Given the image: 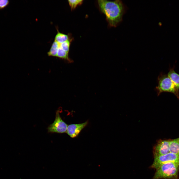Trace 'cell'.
Masks as SVG:
<instances>
[{
  "label": "cell",
  "mask_w": 179,
  "mask_h": 179,
  "mask_svg": "<svg viewBox=\"0 0 179 179\" xmlns=\"http://www.w3.org/2000/svg\"><path fill=\"white\" fill-rule=\"evenodd\" d=\"M98 3L110 26L115 27L122 22L126 11V6L122 1L99 0Z\"/></svg>",
  "instance_id": "cell-1"
},
{
  "label": "cell",
  "mask_w": 179,
  "mask_h": 179,
  "mask_svg": "<svg viewBox=\"0 0 179 179\" xmlns=\"http://www.w3.org/2000/svg\"><path fill=\"white\" fill-rule=\"evenodd\" d=\"M179 172V162L164 164L156 169L152 179H177Z\"/></svg>",
  "instance_id": "cell-2"
},
{
  "label": "cell",
  "mask_w": 179,
  "mask_h": 179,
  "mask_svg": "<svg viewBox=\"0 0 179 179\" xmlns=\"http://www.w3.org/2000/svg\"><path fill=\"white\" fill-rule=\"evenodd\" d=\"M158 85L155 90L157 95L163 92H169L174 94L179 99V90L175 86L167 74L161 73L158 77Z\"/></svg>",
  "instance_id": "cell-3"
},
{
  "label": "cell",
  "mask_w": 179,
  "mask_h": 179,
  "mask_svg": "<svg viewBox=\"0 0 179 179\" xmlns=\"http://www.w3.org/2000/svg\"><path fill=\"white\" fill-rule=\"evenodd\" d=\"M60 111L59 109L56 111L53 122L49 125L47 128L48 132L60 134L66 133L68 125L61 118Z\"/></svg>",
  "instance_id": "cell-4"
},
{
  "label": "cell",
  "mask_w": 179,
  "mask_h": 179,
  "mask_svg": "<svg viewBox=\"0 0 179 179\" xmlns=\"http://www.w3.org/2000/svg\"><path fill=\"white\" fill-rule=\"evenodd\" d=\"M171 162H179V155L169 152L165 155L155 157L151 167L156 170L162 165Z\"/></svg>",
  "instance_id": "cell-5"
},
{
  "label": "cell",
  "mask_w": 179,
  "mask_h": 179,
  "mask_svg": "<svg viewBox=\"0 0 179 179\" xmlns=\"http://www.w3.org/2000/svg\"><path fill=\"white\" fill-rule=\"evenodd\" d=\"M170 140H159L153 148L154 157L162 155L169 152V144Z\"/></svg>",
  "instance_id": "cell-6"
},
{
  "label": "cell",
  "mask_w": 179,
  "mask_h": 179,
  "mask_svg": "<svg viewBox=\"0 0 179 179\" xmlns=\"http://www.w3.org/2000/svg\"><path fill=\"white\" fill-rule=\"evenodd\" d=\"M88 122L78 124H71L68 125L66 133L71 137H77L81 131L87 125Z\"/></svg>",
  "instance_id": "cell-7"
},
{
  "label": "cell",
  "mask_w": 179,
  "mask_h": 179,
  "mask_svg": "<svg viewBox=\"0 0 179 179\" xmlns=\"http://www.w3.org/2000/svg\"><path fill=\"white\" fill-rule=\"evenodd\" d=\"M169 152L179 155V137L170 140Z\"/></svg>",
  "instance_id": "cell-8"
},
{
  "label": "cell",
  "mask_w": 179,
  "mask_h": 179,
  "mask_svg": "<svg viewBox=\"0 0 179 179\" xmlns=\"http://www.w3.org/2000/svg\"><path fill=\"white\" fill-rule=\"evenodd\" d=\"M174 67L170 68L167 74L177 89L179 90V74L175 72Z\"/></svg>",
  "instance_id": "cell-9"
},
{
  "label": "cell",
  "mask_w": 179,
  "mask_h": 179,
  "mask_svg": "<svg viewBox=\"0 0 179 179\" xmlns=\"http://www.w3.org/2000/svg\"><path fill=\"white\" fill-rule=\"evenodd\" d=\"M59 44L54 41L52 44L49 51L47 52L48 56L56 57Z\"/></svg>",
  "instance_id": "cell-10"
},
{
  "label": "cell",
  "mask_w": 179,
  "mask_h": 179,
  "mask_svg": "<svg viewBox=\"0 0 179 179\" xmlns=\"http://www.w3.org/2000/svg\"><path fill=\"white\" fill-rule=\"evenodd\" d=\"M57 32L55 37L54 41L58 43H62L69 39L68 35L59 32L57 28Z\"/></svg>",
  "instance_id": "cell-11"
},
{
  "label": "cell",
  "mask_w": 179,
  "mask_h": 179,
  "mask_svg": "<svg viewBox=\"0 0 179 179\" xmlns=\"http://www.w3.org/2000/svg\"><path fill=\"white\" fill-rule=\"evenodd\" d=\"M68 53L63 50L60 46L58 49L56 57L65 60L69 63L72 61L69 58Z\"/></svg>",
  "instance_id": "cell-12"
},
{
  "label": "cell",
  "mask_w": 179,
  "mask_h": 179,
  "mask_svg": "<svg viewBox=\"0 0 179 179\" xmlns=\"http://www.w3.org/2000/svg\"><path fill=\"white\" fill-rule=\"evenodd\" d=\"M72 40V39H70L69 38L65 42L59 44L60 47L65 51L69 53L71 42Z\"/></svg>",
  "instance_id": "cell-13"
},
{
  "label": "cell",
  "mask_w": 179,
  "mask_h": 179,
  "mask_svg": "<svg viewBox=\"0 0 179 179\" xmlns=\"http://www.w3.org/2000/svg\"><path fill=\"white\" fill-rule=\"evenodd\" d=\"M83 1V0H69L68 1L71 10L75 9L77 6L81 4Z\"/></svg>",
  "instance_id": "cell-14"
},
{
  "label": "cell",
  "mask_w": 179,
  "mask_h": 179,
  "mask_svg": "<svg viewBox=\"0 0 179 179\" xmlns=\"http://www.w3.org/2000/svg\"><path fill=\"white\" fill-rule=\"evenodd\" d=\"M9 1L7 0H0V10L3 9L9 4Z\"/></svg>",
  "instance_id": "cell-15"
}]
</instances>
